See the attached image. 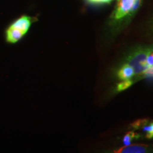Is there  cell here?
I'll list each match as a JSON object with an SVG mask.
<instances>
[{"label": "cell", "instance_id": "obj_10", "mask_svg": "<svg viewBox=\"0 0 153 153\" xmlns=\"http://www.w3.org/2000/svg\"><path fill=\"white\" fill-rule=\"evenodd\" d=\"M89 3L93 4H109L114 0H87Z\"/></svg>", "mask_w": 153, "mask_h": 153}, {"label": "cell", "instance_id": "obj_7", "mask_svg": "<svg viewBox=\"0 0 153 153\" xmlns=\"http://www.w3.org/2000/svg\"><path fill=\"white\" fill-rule=\"evenodd\" d=\"M140 135L135 132L129 131L124 135L123 138V143L124 145H129L131 144V143L133 142L134 140H136L140 138Z\"/></svg>", "mask_w": 153, "mask_h": 153}, {"label": "cell", "instance_id": "obj_12", "mask_svg": "<svg viewBox=\"0 0 153 153\" xmlns=\"http://www.w3.org/2000/svg\"><path fill=\"white\" fill-rule=\"evenodd\" d=\"M150 30L153 34V21L152 22H151V24H150Z\"/></svg>", "mask_w": 153, "mask_h": 153}, {"label": "cell", "instance_id": "obj_4", "mask_svg": "<svg viewBox=\"0 0 153 153\" xmlns=\"http://www.w3.org/2000/svg\"><path fill=\"white\" fill-rule=\"evenodd\" d=\"M110 153H153V145L135 144L124 145Z\"/></svg>", "mask_w": 153, "mask_h": 153}, {"label": "cell", "instance_id": "obj_5", "mask_svg": "<svg viewBox=\"0 0 153 153\" xmlns=\"http://www.w3.org/2000/svg\"><path fill=\"white\" fill-rule=\"evenodd\" d=\"M133 127L135 129H142L146 133L147 138H153V122H149L148 119L138 120L133 124Z\"/></svg>", "mask_w": 153, "mask_h": 153}, {"label": "cell", "instance_id": "obj_11", "mask_svg": "<svg viewBox=\"0 0 153 153\" xmlns=\"http://www.w3.org/2000/svg\"><path fill=\"white\" fill-rule=\"evenodd\" d=\"M143 77H153V67L148 68L145 70V72L141 74ZM140 75V76H141Z\"/></svg>", "mask_w": 153, "mask_h": 153}, {"label": "cell", "instance_id": "obj_8", "mask_svg": "<svg viewBox=\"0 0 153 153\" xmlns=\"http://www.w3.org/2000/svg\"><path fill=\"white\" fill-rule=\"evenodd\" d=\"M133 84V82H132L131 79L123 81V82H120V83L117 85L116 90H117V91H124V90H126V89H127L128 88H129L130 87H131Z\"/></svg>", "mask_w": 153, "mask_h": 153}, {"label": "cell", "instance_id": "obj_1", "mask_svg": "<svg viewBox=\"0 0 153 153\" xmlns=\"http://www.w3.org/2000/svg\"><path fill=\"white\" fill-rule=\"evenodd\" d=\"M31 24L30 16H22L16 19L5 30L6 42L10 44L18 43L28 33Z\"/></svg>", "mask_w": 153, "mask_h": 153}, {"label": "cell", "instance_id": "obj_3", "mask_svg": "<svg viewBox=\"0 0 153 153\" xmlns=\"http://www.w3.org/2000/svg\"><path fill=\"white\" fill-rule=\"evenodd\" d=\"M149 49L150 45L139 46L126 57L125 63L132 67L135 76H140L147 69L146 60Z\"/></svg>", "mask_w": 153, "mask_h": 153}, {"label": "cell", "instance_id": "obj_2", "mask_svg": "<svg viewBox=\"0 0 153 153\" xmlns=\"http://www.w3.org/2000/svg\"><path fill=\"white\" fill-rule=\"evenodd\" d=\"M141 3L142 0H118L117 6L111 17L113 24H120L131 17L138 10Z\"/></svg>", "mask_w": 153, "mask_h": 153}, {"label": "cell", "instance_id": "obj_6", "mask_svg": "<svg viewBox=\"0 0 153 153\" xmlns=\"http://www.w3.org/2000/svg\"><path fill=\"white\" fill-rule=\"evenodd\" d=\"M135 76L133 69L127 63H123L117 71V76L122 81L131 79Z\"/></svg>", "mask_w": 153, "mask_h": 153}, {"label": "cell", "instance_id": "obj_9", "mask_svg": "<svg viewBox=\"0 0 153 153\" xmlns=\"http://www.w3.org/2000/svg\"><path fill=\"white\" fill-rule=\"evenodd\" d=\"M146 64L147 68L153 67V45H150V49H149L148 56H147Z\"/></svg>", "mask_w": 153, "mask_h": 153}]
</instances>
